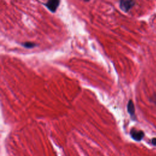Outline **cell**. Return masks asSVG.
I'll return each instance as SVG.
<instances>
[{
	"label": "cell",
	"instance_id": "cell-1",
	"mask_svg": "<svg viewBox=\"0 0 156 156\" xmlns=\"http://www.w3.org/2000/svg\"><path fill=\"white\" fill-rule=\"evenodd\" d=\"M135 4V2L133 1H124L122 0L119 2V7L120 9L125 12H128Z\"/></svg>",
	"mask_w": 156,
	"mask_h": 156
},
{
	"label": "cell",
	"instance_id": "cell-2",
	"mask_svg": "<svg viewBox=\"0 0 156 156\" xmlns=\"http://www.w3.org/2000/svg\"><path fill=\"white\" fill-rule=\"evenodd\" d=\"M60 4V1L58 0H50L48 1L44 5L51 12H55L58 7Z\"/></svg>",
	"mask_w": 156,
	"mask_h": 156
},
{
	"label": "cell",
	"instance_id": "cell-3",
	"mask_svg": "<svg viewBox=\"0 0 156 156\" xmlns=\"http://www.w3.org/2000/svg\"><path fill=\"white\" fill-rule=\"evenodd\" d=\"M131 137L135 141H140L144 136V133L141 130H137L133 129L130 130Z\"/></svg>",
	"mask_w": 156,
	"mask_h": 156
},
{
	"label": "cell",
	"instance_id": "cell-4",
	"mask_svg": "<svg viewBox=\"0 0 156 156\" xmlns=\"http://www.w3.org/2000/svg\"><path fill=\"white\" fill-rule=\"evenodd\" d=\"M127 109L128 113L130 114L131 118L135 117V107L133 102L132 100H129L127 105Z\"/></svg>",
	"mask_w": 156,
	"mask_h": 156
},
{
	"label": "cell",
	"instance_id": "cell-5",
	"mask_svg": "<svg viewBox=\"0 0 156 156\" xmlns=\"http://www.w3.org/2000/svg\"><path fill=\"white\" fill-rule=\"evenodd\" d=\"M22 45H23L24 47H25V48H29V49H30V48H34V46H36L35 43H32V42H29V41L23 43H22Z\"/></svg>",
	"mask_w": 156,
	"mask_h": 156
},
{
	"label": "cell",
	"instance_id": "cell-6",
	"mask_svg": "<svg viewBox=\"0 0 156 156\" xmlns=\"http://www.w3.org/2000/svg\"><path fill=\"white\" fill-rule=\"evenodd\" d=\"M151 142H152V144L154 146H156V138H152V140H151Z\"/></svg>",
	"mask_w": 156,
	"mask_h": 156
}]
</instances>
